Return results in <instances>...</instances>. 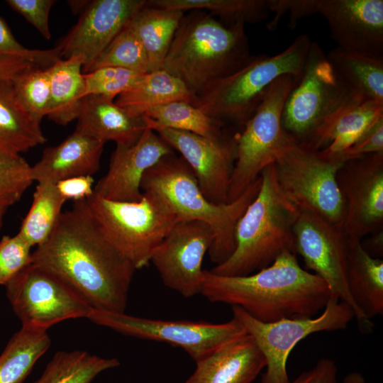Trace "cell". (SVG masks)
<instances>
[{
	"instance_id": "cell-40",
	"label": "cell",
	"mask_w": 383,
	"mask_h": 383,
	"mask_svg": "<svg viewBox=\"0 0 383 383\" xmlns=\"http://www.w3.org/2000/svg\"><path fill=\"white\" fill-rule=\"evenodd\" d=\"M31 248L18 233L0 239V285H6L32 263Z\"/></svg>"
},
{
	"instance_id": "cell-23",
	"label": "cell",
	"mask_w": 383,
	"mask_h": 383,
	"mask_svg": "<svg viewBox=\"0 0 383 383\" xmlns=\"http://www.w3.org/2000/svg\"><path fill=\"white\" fill-rule=\"evenodd\" d=\"M146 127L143 117L130 115L113 99L88 95L82 99L75 130L104 143L131 145L140 138Z\"/></svg>"
},
{
	"instance_id": "cell-7",
	"label": "cell",
	"mask_w": 383,
	"mask_h": 383,
	"mask_svg": "<svg viewBox=\"0 0 383 383\" xmlns=\"http://www.w3.org/2000/svg\"><path fill=\"white\" fill-rule=\"evenodd\" d=\"M84 201L101 234L136 270L150 264L155 249L179 221L152 192H143L138 201L110 200L94 194Z\"/></svg>"
},
{
	"instance_id": "cell-13",
	"label": "cell",
	"mask_w": 383,
	"mask_h": 383,
	"mask_svg": "<svg viewBox=\"0 0 383 383\" xmlns=\"http://www.w3.org/2000/svg\"><path fill=\"white\" fill-rule=\"evenodd\" d=\"M87 318L126 335L166 343L182 348L195 362L221 345L246 333L242 326L233 318L222 323L165 321L92 309Z\"/></svg>"
},
{
	"instance_id": "cell-33",
	"label": "cell",
	"mask_w": 383,
	"mask_h": 383,
	"mask_svg": "<svg viewBox=\"0 0 383 383\" xmlns=\"http://www.w3.org/2000/svg\"><path fill=\"white\" fill-rule=\"evenodd\" d=\"M65 202L55 184L38 183L18 234L32 248L44 243L56 226Z\"/></svg>"
},
{
	"instance_id": "cell-8",
	"label": "cell",
	"mask_w": 383,
	"mask_h": 383,
	"mask_svg": "<svg viewBox=\"0 0 383 383\" xmlns=\"http://www.w3.org/2000/svg\"><path fill=\"white\" fill-rule=\"evenodd\" d=\"M366 101L355 94L311 42L300 79L284 104L282 126L297 143L308 146L318 130L343 109Z\"/></svg>"
},
{
	"instance_id": "cell-47",
	"label": "cell",
	"mask_w": 383,
	"mask_h": 383,
	"mask_svg": "<svg viewBox=\"0 0 383 383\" xmlns=\"http://www.w3.org/2000/svg\"><path fill=\"white\" fill-rule=\"evenodd\" d=\"M33 65H35L20 57L0 58V79L12 80L21 72Z\"/></svg>"
},
{
	"instance_id": "cell-27",
	"label": "cell",
	"mask_w": 383,
	"mask_h": 383,
	"mask_svg": "<svg viewBox=\"0 0 383 383\" xmlns=\"http://www.w3.org/2000/svg\"><path fill=\"white\" fill-rule=\"evenodd\" d=\"M184 15V11L152 6L147 1L128 21L145 51L149 72L162 70Z\"/></svg>"
},
{
	"instance_id": "cell-26",
	"label": "cell",
	"mask_w": 383,
	"mask_h": 383,
	"mask_svg": "<svg viewBox=\"0 0 383 383\" xmlns=\"http://www.w3.org/2000/svg\"><path fill=\"white\" fill-rule=\"evenodd\" d=\"M197 97L177 77L164 70L140 75L120 94L115 103L135 117H143L150 109L174 101L195 106Z\"/></svg>"
},
{
	"instance_id": "cell-36",
	"label": "cell",
	"mask_w": 383,
	"mask_h": 383,
	"mask_svg": "<svg viewBox=\"0 0 383 383\" xmlns=\"http://www.w3.org/2000/svg\"><path fill=\"white\" fill-rule=\"evenodd\" d=\"M105 67L123 68L139 74L149 72L145 51L128 23L96 57L86 73Z\"/></svg>"
},
{
	"instance_id": "cell-48",
	"label": "cell",
	"mask_w": 383,
	"mask_h": 383,
	"mask_svg": "<svg viewBox=\"0 0 383 383\" xmlns=\"http://www.w3.org/2000/svg\"><path fill=\"white\" fill-rule=\"evenodd\" d=\"M370 235L365 243L361 241V245L370 255L380 258L383 254V231H379Z\"/></svg>"
},
{
	"instance_id": "cell-9",
	"label": "cell",
	"mask_w": 383,
	"mask_h": 383,
	"mask_svg": "<svg viewBox=\"0 0 383 383\" xmlns=\"http://www.w3.org/2000/svg\"><path fill=\"white\" fill-rule=\"evenodd\" d=\"M344 162L339 156H328L290 137L274 165L279 187L300 211L343 227L345 206L337 173Z\"/></svg>"
},
{
	"instance_id": "cell-16",
	"label": "cell",
	"mask_w": 383,
	"mask_h": 383,
	"mask_svg": "<svg viewBox=\"0 0 383 383\" xmlns=\"http://www.w3.org/2000/svg\"><path fill=\"white\" fill-rule=\"evenodd\" d=\"M213 240L211 227L199 221H179L153 252L150 262L164 284L186 298L201 293L202 262Z\"/></svg>"
},
{
	"instance_id": "cell-25",
	"label": "cell",
	"mask_w": 383,
	"mask_h": 383,
	"mask_svg": "<svg viewBox=\"0 0 383 383\" xmlns=\"http://www.w3.org/2000/svg\"><path fill=\"white\" fill-rule=\"evenodd\" d=\"M346 279L360 311L369 320L383 314V261L362 248L361 240L347 235Z\"/></svg>"
},
{
	"instance_id": "cell-30",
	"label": "cell",
	"mask_w": 383,
	"mask_h": 383,
	"mask_svg": "<svg viewBox=\"0 0 383 383\" xmlns=\"http://www.w3.org/2000/svg\"><path fill=\"white\" fill-rule=\"evenodd\" d=\"M326 57L336 73L357 96L383 102V58L343 50H331Z\"/></svg>"
},
{
	"instance_id": "cell-38",
	"label": "cell",
	"mask_w": 383,
	"mask_h": 383,
	"mask_svg": "<svg viewBox=\"0 0 383 383\" xmlns=\"http://www.w3.org/2000/svg\"><path fill=\"white\" fill-rule=\"evenodd\" d=\"M33 182L31 166L24 158L0 149V209L19 201Z\"/></svg>"
},
{
	"instance_id": "cell-2",
	"label": "cell",
	"mask_w": 383,
	"mask_h": 383,
	"mask_svg": "<svg viewBox=\"0 0 383 383\" xmlns=\"http://www.w3.org/2000/svg\"><path fill=\"white\" fill-rule=\"evenodd\" d=\"M200 294L211 302L238 306L265 323L313 317L331 296L326 282L302 268L296 255L289 251L248 275L223 276L204 270Z\"/></svg>"
},
{
	"instance_id": "cell-3",
	"label": "cell",
	"mask_w": 383,
	"mask_h": 383,
	"mask_svg": "<svg viewBox=\"0 0 383 383\" xmlns=\"http://www.w3.org/2000/svg\"><path fill=\"white\" fill-rule=\"evenodd\" d=\"M245 24L226 26L203 10L184 15L162 70L180 79L196 97L212 82L252 59Z\"/></svg>"
},
{
	"instance_id": "cell-37",
	"label": "cell",
	"mask_w": 383,
	"mask_h": 383,
	"mask_svg": "<svg viewBox=\"0 0 383 383\" xmlns=\"http://www.w3.org/2000/svg\"><path fill=\"white\" fill-rule=\"evenodd\" d=\"M11 82L23 107L40 123L48 115L50 101L49 67L30 66L17 74Z\"/></svg>"
},
{
	"instance_id": "cell-15",
	"label": "cell",
	"mask_w": 383,
	"mask_h": 383,
	"mask_svg": "<svg viewBox=\"0 0 383 383\" xmlns=\"http://www.w3.org/2000/svg\"><path fill=\"white\" fill-rule=\"evenodd\" d=\"M145 121L148 127L181 154L192 170L201 191L210 201L228 203L238 132L232 133L228 131L218 138H211Z\"/></svg>"
},
{
	"instance_id": "cell-11",
	"label": "cell",
	"mask_w": 383,
	"mask_h": 383,
	"mask_svg": "<svg viewBox=\"0 0 383 383\" xmlns=\"http://www.w3.org/2000/svg\"><path fill=\"white\" fill-rule=\"evenodd\" d=\"M232 313L233 318L252 337L265 359L262 383H289L287 361L298 343L315 333L344 330L355 318L352 308L332 295L316 317L287 318L265 323L236 306H232Z\"/></svg>"
},
{
	"instance_id": "cell-17",
	"label": "cell",
	"mask_w": 383,
	"mask_h": 383,
	"mask_svg": "<svg viewBox=\"0 0 383 383\" xmlns=\"http://www.w3.org/2000/svg\"><path fill=\"white\" fill-rule=\"evenodd\" d=\"M345 206L343 231L352 238L382 230L383 152L345 161L337 173Z\"/></svg>"
},
{
	"instance_id": "cell-49",
	"label": "cell",
	"mask_w": 383,
	"mask_h": 383,
	"mask_svg": "<svg viewBox=\"0 0 383 383\" xmlns=\"http://www.w3.org/2000/svg\"><path fill=\"white\" fill-rule=\"evenodd\" d=\"M343 383H367L362 374L357 372H353L343 378Z\"/></svg>"
},
{
	"instance_id": "cell-6",
	"label": "cell",
	"mask_w": 383,
	"mask_h": 383,
	"mask_svg": "<svg viewBox=\"0 0 383 383\" xmlns=\"http://www.w3.org/2000/svg\"><path fill=\"white\" fill-rule=\"evenodd\" d=\"M311 43L307 35L301 34L275 55H253L238 71L209 84L197 96L195 106L224 126L242 129L277 78L301 76Z\"/></svg>"
},
{
	"instance_id": "cell-28",
	"label": "cell",
	"mask_w": 383,
	"mask_h": 383,
	"mask_svg": "<svg viewBox=\"0 0 383 383\" xmlns=\"http://www.w3.org/2000/svg\"><path fill=\"white\" fill-rule=\"evenodd\" d=\"M83 55L60 59L49 67L50 101L48 118L66 126L77 119L84 96Z\"/></svg>"
},
{
	"instance_id": "cell-5",
	"label": "cell",
	"mask_w": 383,
	"mask_h": 383,
	"mask_svg": "<svg viewBox=\"0 0 383 383\" xmlns=\"http://www.w3.org/2000/svg\"><path fill=\"white\" fill-rule=\"evenodd\" d=\"M260 176L259 192L236 223L234 251L212 273L248 275L268 267L285 251L295 254L293 228L300 210L279 187L274 163Z\"/></svg>"
},
{
	"instance_id": "cell-39",
	"label": "cell",
	"mask_w": 383,
	"mask_h": 383,
	"mask_svg": "<svg viewBox=\"0 0 383 383\" xmlns=\"http://www.w3.org/2000/svg\"><path fill=\"white\" fill-rule=\"evenodd\" d=\"M141 74L113 67H101L84 73V96L99 95L114 99L128 89Z\"/></svg>"
},
{
	"instance_id": "cell-29",
	"label": "cell",
	"mask_w": 383,
	"mask_h": 383,
	"mask_svg": "<svg viewBox=\"0 0 383 383\" xmlns=\"http://www.w3.org/2000/svg\"><path fill=\"white\" fill-rule=\"evenodd\" d=\"M46 140L40 123L16 97L11 80L0 79V149L20 155Z\"/></svg>"
},
{
	"instance_id": "cell-14",
	"label": "cell",
	"mask_w": 383,
	"mask_h": 383,
	"mask_svg": "<svg viewBox=\"0 0 383 383\" xmlns=\"http://www.w3.org/2000/svg\"><path fill=\"white\" fill-rule=\"evenodd\" d=\"M294 252L306 267L323 279L332 296L353 310L359 329L370 333L373 323L358 309L349 292L347 279V235L335 226L308 211H300L293 228Z\"/></svg>"
},
{
	"instance_id": "cell-18",
	"label": "cell",
	"mask_w": 383,
	"mask_h": 383,
	"mask_svg": "<svg viewBox=\"0 0 383 383\" xmlns=\"http://www.w3.org/2000/svg\"><path fill=\"white\" fill-rule=\"evenodd\" d=\"M147 3L145 0H94L81 11L77 23L56 46L61 59L81 55L86 73L94 61L133 15Z\"/></svg>"
},
{
	"instance_id": "cell-44",
	"label": "cell",
	"mask_w": 383,
	"mask_h": 383,
	"mask_svg": "<svg viewBox=\"0 0 383 383\" xmlns=\"http://www.w3.org/2000/svg\"><path fill=\"white\" fill-rule=\"evenodd\" d=\"M383 152V117L376 121L356 142L345 150L341 159L347 160Z\"/></svg>"
},
{
	"instance_id": "cell-19",
	"label": "cell",
	"mask_w": 383,
	"mask_h": 383,
	"mask_svg": "<svg viewBox=\"0 0 383 383\" xmlns=\"http://www.w3.org/2000/svg\"><path fill=\"white\" fill-rule=\"evenodd\" d=\"M171 153L172 148L147 126L134 144L116 145L108 171L94 186V194L114 201H140L144 174L162 157Z\"/></svg>"
},
{
	"instance_id": "cell-20",
	"label": "cell",
	"mask_w": 383,
	"mask_h": 383,
	"mask_svg": "<svg viewBox=\"0 0 383 383\" xmlns=\"http://www.w3.org/2000/svg\"><path fill=\"white\" fill-rule=\"evenodd\" d=\"M318 13L337 47L383 58L382 0H320Z\"/></svg>"
},
{
	"instance_id": "cell-21",
	"label": "cell",
	"mask_w": 383,
	"mask_h": 383,
	"mask_svg": "<svg viewBox=\"0 0 383 383\" xmlns=\"http://www.w3.org/2000/svg\"><path fill=\"white\" fill-rule=\"evenodd\" d=\"M265 367V359L252 337L245 333L196 362L185 383H252Z\"/></svg>"
},
{
	"instance_id": "cell-31",
	"label": "cell",
	"mask_w": 383,
	"mask_h": 383,
	"mask_svg": "<svg viewBox=\"0 0 383 383\" xmlns=\"http://www.w3.org/2000/svg\"><path fill=\"white\" fill-rule=\"evenodd\" d=\"M50 345L46 331L21 326L0 355V383H23Z\"/></svg>"
},
{
	"instance_id": "cell-22",
	"label": "cell",
	"mask_w": 383,
	"mask_h": 383,
	"mask_svg": "<svg viewBox=\"0 0 383 383\" xmlns=\"http://www.w3.org/2000/svg\"><path fill=\"white\" fill-rule=\"evenodd\" d=\"M105 143L75 130L60 144L46 148L31 166L33 181L55 184L72 177L91 175L100 168Z\"/></svg>"
},
{
	"instance_id": "cell-34",
	"label": "cell",
	"mask_w": 383,
	"mask_h": 383,
	"mask_svg": "<svg viewBox=\"0 0 383 383\" xmlns=\"http://www.w3.org/2000/svg\"><path fill=\"white\" fill-rule=\"evenodd\" d=\"M150 5L170 9L203 10L216 16L223 24L257 23L268 17L267 0H150Z\"/></svg>"
},
{
	"instance_id": "cell-50",
	"label": "cell",
	"mask_w": 383,
	"mask_h": 383,
	"mask_svg": "<svg viewBox=\"0 0 383 383\" xmlns=\"http://www.w3.org/2000/svg\"><path fill=\"white\" fill-rule=\"evenodd\" d=\"M6 210V209H0V231L3 226L4 216Z\"/></svg>"
},
{
	"instance_id": "cell-46",
	"label": "cell",
	"mask_w": 383,
	"mask_h": 383,
	"mask_svg": "<svg viewBox=\"0 0 383 383\" xmlns=\"http://www.w3.org/2000/svg\"><path fill=\"white\" fill-rule=\"evenodd\" d=\"M338 368L334 360L320 359L315 366L289 383H337Z\"/></svg>"
},
{
	"instance_id": "cell-43",
	"label": "cell",
	"mask_w": 383,
	"mask_h": 383,
	"mask_svg": "<svg viewBox=\"0 0 383 383\" xmlns=\"http://www.w3.org/2000/svg\"><path fill=\"white\" fill-rule=\"evenodd\" d=\"M7 4L23 16L46 40H50L51 33L49 16L55 0H6Z\"/></svg>"
},
{
	"instance_id": "cell-24",
	"label": "cell",
	"mask_w": 383,
	"mask_h": 383,
	"mask_svg": "<svg viewBox=\"0 0 383 383\" xmlns=\"http://www.w3.org/2000/svg\"><path fill=\"white\" fill-rule=\"evenodd\" d=\"M383 117V102L366 100L343 109L322 127L307 146L328 156H339Z\"/></svg>"
},
{
	"instance_id": "cell-12",
	"label": "cell",
	"mask_w": 383,
	"mask_h": 383,
	"mask_svg": "<svg viewBox=\"0 0 383 383\" xmlns=\"http://www.w3.org/2000/svg\"><path fill=\"white\" fill-rule=\"evenodd\" d=\"M5 287L6 296L23 327L47 331L65 320L87 318L92 310L65 281L33 263Z\"/></svg>"
},
{
	"instance_id": "cell-41",
	"label": "cell",
	"mask_w": 383,
	"mask_h": 383,
	"mask_svg": "<svg viewBox=\"0 0 383 383\" xmlns=\"http://www.w3.org/2000/svg\"><path fill=\"white\" fill-rule=\"evenodd\" d=\"M15 57L24 59L35 65L49 67L61 59L57 48L29 49L23 46L14 37L9 26L0 17V58Z\"/></svg>"
},
{
	"instance_id": "cell-35",
	"label": "cell",
	"mask_w": 383,
	"mask_h": 383,
	"mask_svg": "<svg viewBox=\"0 0 383 383\" xmlns=\"http://www.w3.org/2000/svg\"><path fill=\"white\" fill-rule=\"evenodd\" d=\"M143 117L146 121L161 127L188 131L207 138H218L228 131L223 123L185 101H174L151 108Z\"/></svg>"
},
{
	"instance_id": "cell-42",
	"label": "cell",
	"mask_w": 383,
	"mask_h": 383,
	"mask_svg": "<svg viewBox=\"0 0 383 383\" xmlns=\"http://www.w3.org/2000/svg\"><path fill=\"white\" fill-rule=\"evenodd\" d=\"M319 4L320 0H267L269 11L274 13L267 28L270 30H274L282 17L289 12L288 26L294 28L300 18L318 13Z\"/></svg>"
},
{
	"instance_id": "cell-10",
	"label": "cell",
	"mask_w": 383,
	"mask_h": 383,
	"mask_svg": "<svg viewBox=\"0 0 383 383\" xmlns=\"http://www.w3.org/2000/svg\"><path fill=\"white\" fill-rule=\"evenodd\" d=\"M300 78L292 74L277 78L252 116L238 133L228 202L238 198L266 167L274 163L278 152L291 137L282 128V112L289 94Z\"/></svg>"
},
{
	"instance_id": "cell-32",
	"label": "cell",
	"mask_w": 383,
	"mask_h": 383,
	"mask_svg": "<svg viewBox=\"0 0 383 383\" xmlns=\"http://www.w3.org/2000/svg\"><path fill=\"white\" fill-rule=\"evenodd\" d=\"M119 365L116 358L102 357L84 350L59 351L33 383H91L104 371Z\"/></svg>"
},
{
	"instance_id": "cell-45",
	"label": "cell",
	"mask_w": 383,
	"mask_h": 383,
	"mask_svg": "<svg viewBox=\"0 0 383 383\" xmlns=\"http://www.w3.org/2000/svg\"><path fill=\"white\" fill-rule=\"evenodd\" d=\"M94 179L91 175H80L62 179L55 184V187L67 201L86 199L94 194Z\"/></svg>"
},
{
	"instance_id": "cell-4",
	"label": "cell",
	"mask_w": 383,
	"mask_h": 383,
	"mask_svg": "<svg viewBox=\"0 0 383 383\" xmlns=\"http://www.w3.org/2000/svg\"><path fill=\"white\" fill-rule=\"evenodd\" d=\"M260 185V176L234 201L214 204L204 195L184 158L173 152L145 172L140 188L143 192H152L163 199L179 221H199L208 224L213 233L209 253L211 260L218 265L234 251L236 223L255 198Z\"/></svg>"
},
{
	"instance_id": "cell-1",
	"label": "cell",
	"mask_w": 383,
	"mask_h": 383,
	"mask_svg": "<svg viewBox=\"0 0 383 383\" xmlns=\"http://www.w3.org/2000/svg\"><path fill=\"white\" fill-rule=\"evenodd\" d=\"M32 263L65 281L92 309L125 312L136 269L101 234L84 200L62 212L50 236L33 251Z\"/></svg>"
}]
</instances>
